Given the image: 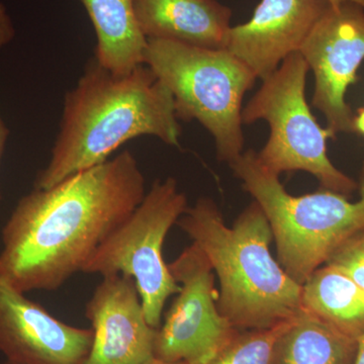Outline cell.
<instances>
[{"mask_svg": "<svg viewBox=\"0 0 364 364\" xmlns=\"http://www.w3.org/2000/svg\"><path fill=\"white\" fill-rule=\"evenodd\" d=\"M145 184L136 157L124 151L52 188H33L2 229L0 277L21 293L57 291L130 217Z\"/></svg>", "mask_w": 364, "mask_h": 364, "instance_id": "6da1fadb", "label": "cell"}, {"mask_svg": "<svg viewBox=\"0 0 364 364\" xmlns=\"http://www.w3.org/2000/svg\"><path fill=\"white\" fill-rule=\"evenodd\" d=\"M142 136L179 147L181 126L171 92L148 66L116 74L93 60L66 93L51 157L33 188H52L97 166L124 143Z\"/></svg>", "mask_w": 364, "mask_h": 364, "instance_id": "7a4b0ae2", "label": "cell"}, {"mask_svg": "<svg viewBox=\"0 0 364 364\" xmlns=\"http://www.w3.org/2000/svg\"><path fill=\"white\" fill-rule=\"evenodd\" d=\"M176 225L210 261L218 309L235 329H269L301 312L303 287L272 257V227L255 200L228 227L217 203L200 198Z\"/></svg>", "mask_w": 364, "mask_h": 364, "instance_id": "3957f363", "label": "cell"}, {"mask_svg": "<svg viewBox=\"0 0 364 364\" xmlns=\"http://www.w3.org/2000/svg\"><path fill=\"white\" fill-rule=\"evenodd\" d=\"M229 165L244 191L267 215L279 264L301 286L364 228L363 177L359 183L360 198L352 203L328 189L289 195L279 176L261 165L254 150L242 153Z\"/></svg>", "mask_w": 364, "mask_h": 364, "instance_id": "277c9868", "label": "cell"}, {"mask_svg": "<svg viewBox=\"0 0 364 364\" xmlns=\"http://www.w3.org/2000/svg\"><path fill=\"white\" fill-rule=\"evenodd\" d=\"M144 64L171 92L177 119H195L213 136L220 161L240 156L242 102L257 79L243 62L225 49L148 40Z\"/></svg>", "mask_w": 364, "mask_h": 364, "instance_id": "5b68a950", "label": "cell"}, {"mask_svg": "<svg viewBox=\"0 0 364 364\" xmlns=\"http://www.w3.org/2000/svg\"><path fill=\"white\" fill-rule=\"evenodd\" d=\"M308 64L299 52L289 55L242 111L245 124L267 122L270 136L258 160L279 176L282 172H309L328 191L351 195L358 183L333 165L327 155L328 139L335 136L323 129L306 100Z\"/></svg>", "mask_w": 364, "mask_h": 364, "instance_id": "8992f818", "label": "cell"}, {"mask_svg": "<svg viewBox=\"0 0 364 364\" xmlns=\"http://www.w3.org/2000/svg\"><path fill=\"white\" fill-rule=\"evenodd\" d=\"M186 193L176 179H157L142 202L93 253L82 272L104 277L122 274L135 280L146 318L161 326L167 299L181 291L163 257L169 230L188 210Z\"/></svg>", "mask_w": 364, "mask_h": 364, "instance_id": "52a82bcc", "label": "cell"}, {"mask_svg": "<svg viewBox=\"0 0 364 364\" xmlns=\"http://www.w3.org/2000/svg\"><path fill=\"white\" fill-rule=\"evenodd\" d=\"M169 269L181 289L157 329L154 356L169 363H205L239 331L218 309L215 272L196 244L184 249Z\"/></svg>", "mask_w": 364, "mask_h": 364, "instance_id": "ba28073f", "label": "cell"}, {"mask_svg": "<svg viewBox=\"0 0 364 364\" xmlns=\"http://www.w3.org/2000/svg\"><path fill=\"white\" fill-rule=\"evenodd\" d=\"M299 53L315 76L312 105L324 114L327 128L335 136L355 132L345 95L364 60L363 9L353 4L330 6Z\"/></svg>", "mask_w": 364, "mask_h": 364, "instance_id": "9c48e42d", "label": "cell"}, {"mask_svg": "<svg viewBox=\"0 0 364 364\" xmlns=\"http://www.w3.org/2000/svg\"><path fill=\"white\" fill-rule=\"evenodd\" d=\"M92 328L73 327L0 277V352L16 364H85Z\"/></svg>", "mask_w": 364, "mask_h": 364, "instance_id": "30bf717a", "label": "cell"}, {"mask_svg": "<svg viewBox=\"0 0 364 364\" xmlns=\"http://www.w3.org/2000/svg\"><path fill=\"white\" fill-rule=\"evenodd\" d=\"M331 6L329 0H260L250 20L231 26L224 49L263 81L299 52Z\"/></svg>", "mask_w": 364, "mask_h": 364, "instance_id": "8fae6325", "label": "cell"}, {"mask_svg": "<svg viewBox=\"0 0 364 364\" xmlns=\"http://www.w3.org/2000/svg\"><path fill=\"white\" fill-rule=\"evenodd\" d=\"M93 343L85 364H142L154 356L157 329L149 325L135 280L102 277L85 308Z\"/></svg>", "mask_w": 364, "mask_h": 364, "instance_id": "7c38bea8", "label": "cell"}, {"mask_svg": "<svg viewBox=\"0 0 364 364\" xmlns=\"http://www.w3.org/2000/svg\"><path fill=\"white\" fill-rule=\"evenodd\" d=\"M139 26L147 40L224 49L232 11L218 0H135Z\"/></svg>", "mask_w": 364, "mask_h": 364, "instance_id": "4fadbf2b", "label": "cell"}, {"mask_svg": "<svg viewBox=\"0 0 364 364\" xmlns=\"http://www.w3.org/2000/svg\"><path fill=\"white\" fill-rule=\"evenodd\" d=\"M95 36V61L116 74H126L145 65L148 40L135 11V0H80Z\"/></svg>", "mask_w": 364, "mask_h": 364, "instance_id": "5bb4252c", "label": "cell"}, {"mask_svg": "<svg viewBox=\"0 0 364 364\" xmlns=\"http://www.w3.org/2000/svg\"><path fill=\"white\" fill-rule=\"evenodd\" d=\"M358 346V339L303 308L279 335L272 364H353Z\"/></svg>", "mask_w": 364, "mask_h": 364, "instance_id": "9a60e30c", "label": "cell"}, {"mask_svg": "<svg viewBox=\"0 0 364 364\" xmlns=\"http://www.w3.org/2000/svg\"><path fill=\"white\" fill-rule=\"evenodd\" d=\"M301 306L359 339L364 334V291L341 270L325 264L301 286Z\"/></svg>", "mask_w": 364, "mask_h": 364, "instance_id": "2e32d148", "label": "cell"}, {"mask_svg": "<svg viewBox=\"0 0 364 364\" xmlns=\"http://www.w3.org/2000/svg\"><path fill=\"white\" fill-rule=\"evenodd\" d=\"M289 321L269 329L239 331L203 364H272L274 345Z\"/></svg>", "mask_w": 364, "mask_h": 364, "instance_id": "e0dca14e", "label": "cell"}, {"mask_svg": "<svg viewBox=\"0 0 364 364\" xmlns=\"http://www.w3.org/2000/svg\"><path fill=\"white\" fill-rule=\"evenodd\" d=\"M326 264L341 270L364 291V228L344 242Z\"/></svg>", "mask_w": 364, "mask_h": 364, "instance_id": "ac0fdd59", "label": "cell"}, {"mask_svg": "<svg viewBox=\"0 0 364 364\" xmlns=\"http://www.w3.org/2000/svg\"><path fill=\"white\" fill-rule=\"evenodd\" d=\"M13 36L14 28L11 20L6 14L4 6L0 4V47L6 44L13 38ZM7 138H9V129L4 124V119L0 117V166H1V160ZM0 200H1V191H0Z\"/></svg>", "mask_w": 364, "mask_h": 364, "instance_id": "d6986e66", "label": "cell"}, {"mask_svg": "<svg viewBox=\"0 0 364 364\" xmlns=\"http://www.w3.org/2000/svg\"><path fill=\"white\" fill-rule=\"evenodd\" d=\"M354 131L364 135V109H361L358 116L354 117Z\"/></svg>", "mask_w": 364, "mask_h": 364, "instance_id": "ffe728a7", "label": "cell"}, {"mask_svg": "<svg viewBox=\"0 0 364 364\" xmlns=\"http://www.w3.org/2000/svg\"><path fill=\"white\" fill-rule=\"evenodd\" d=\"M353 364H364V334L358 339V352Z\"/></svg>", "mask_w": 364, "mask_h": 364, "instance_id": "44dd1931", "label": "cell"}, {"mask_svg": "<svg viewBox=\"0 0 364 364\" xmlns=\"http://www.w3.org/2000/svg\"><path fill=\"white\" fill-rule=\"evenodd\" d=\"M332 6H338L341 4H353L360 6L364 11V0H329Z\"/></svg>", "mask_w": 364, "mask_h": 364, "instance_id": "7402d4cb", "label": "cell"}, {"mask_svg": "<svg viewBox=\"0 0 364 364\" xmlns=\"http://www.w3.org/2000/svg\"><path fill=\"white\" fill-rule=\"evenodd\" d=\"M142 364H188L186 363H169V361L162 360V359L156 358V356H152V358L148 359L147 361Z\"/></svg>", "mask_w": 364, "mask_h": 364, "instance_id": "603a6c76", "label": "cell"}, {"mask_svg": "<svg viewBox=\"0 0 364 364\" xmlns=\"http://www.w3.org/2000/svg\"><path fill=\"white\" fill-rule=\"evenodd\" d=\"M1 364H16V363H11V361H6V363H1Z\"/></svg>", "mask_w": 364, "mask_h": 364, "instance_id": "cb8c5ba5", "label": "cell"}, {"mask_svg": "<svg viewBox=\"0 0 364 364\" xmlns=\"http://www.w3.org/2000/svg\"><path fill=\"white\" fill-rule=\"evenodd\" d=\"M361 177H363V178H364V163H363V174H361Z\"/></svg>", "mask_w": 364, "mask_h": 364, "instance_id": "d4e9b609", "label": "cell"}]
</instances>
